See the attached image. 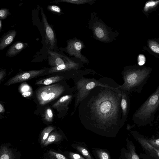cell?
<instances>
[{
	"mask_svg": "<svg viewBox=\"0 0 159 159\" xmlns=\"http://www.w3.org/2000/svg\"><path fill=\"white\" fill-rule=\"evenodd\" d=\"M45 120L48 122H52V121L53 114L52 110L50 108H48L45 111L44 114Z\"/></svg>",
	"mask_w": 159,
	"mask_h": 159,
	"instance_id": "obj_29",
	"label": "cell"
},
{
	"mask_svg": "<svg viewBox=\"0 0 159 159\" xmlns=\"http://www.w3.org/2000/svg\"><path fill=\"white\" fill-rule=\"evenodd\" d=\"M41 9V13L42 20L45 32V42L49 49H53L56 43V38L54 32L50 25L48 23L47 18L42 7Z\"/></svg>",
	"mask_w": 159,
	"mask_h": 159,
	"instance_id": "obj_10",
	"label": "cell"
},
{
	"mask_svg": "<svg viewBox=\"0 0 159 159\" xmlns=\"http://www.w3.org/2000/svg\"><path fill=\"white\" fill-rule=\"evenodd\" d=\"M92 151L96 159H111L108 151L106 149L92 148Z\"/></svg>",
	"mask_w": 159,
	"mask_h": 159,
	"instance_id": "obj_22",
	"label": "cell"
},
{
	"mask_svg": "<svg viewBox=\"0 0 159 159\" xmlns=\"http://www.w3.org/2000/svg\"><path fill=\"white\" fill-rule=\"evenodd\" d=\"M75 97V93L65 95L60 98L52 105V107L58 111H67L68 106L72 100Z\"/></svg>",
	"mask_w": 159,
	"mask_h": 159,
	"instance_id": "obj_15",
	"label": "cell"
},
{
	"mask_svg": "<svg viewBox=\"0 0 159 159\" xmlns=\"http://www.w3.org/2000/svg\"><path fill=\"white\" fill-rule=\"evenodd\" d=\"M15 30L9 31L1 38L0 41V50H2L9 45L13 41L16 35Z\"/></svg>",
	"mask_w": 159,
	"mask_h": 159,
	"instance_id": "obj_18",
	"label": "cell"
},
{
	"mask_svg": "<svg viewBox=\"0 0 159 159\" xmlns=\"http://www.w3.org/2000/svg\"><path fill=\"white\" fill-rule=\"evenodd\" d=\"M65 139L67 140L62 132L54 129L50 133L41 147L44 148L51 144H59Z\"/></svg>",
	"mask_w": 159,
	"mask_h": 159,
	"instance_id": "obj_12",
	"label": "cell"
},
{
	"mask_svg": "<svg viewBox=\"0 0 159 159\" xmlns=\"http://www.w3.org/2000/svg\"><path fill=\"white\" fill-rule=\"evenodd\" d=\"M48 9L52 11L57 13H62L60 7L56 5H48L47 7Z\"/></svg>",
	"mask_w": 159,
	"mask_h": 159,
	"instance_id": "obj_32",
	"label": "cell"
},
{
	"mask_svg": "<svg viewBox=\"0 0 159 159\" xmlns=\"http://www.w3.org/2000/svg\"><path fill=\"white\" fill-rule=\"evenodd\" d=\"M121 90L98 86L79 104L78 116L84 127L101 136L115 137L125 122L121 107Z\"/></svg>",
	"mask_w": 159,
	"mask_h": 159,
	"instance_id": "obj_1",
	"label": "cell"
},
{
	"mask_svg": "<svg viewBox=\"0 0 159 159\" xmlns=\"http://www.w3.org/2000/svg\"><path fill=\"white\" fill-rule=\"evenodd\" d=\"M148 141L152 146L159 150V139H147Z\"/></svg>",
	"mask_w": 159,
	"mask_h": 159,
	"instance_id": "obj_33",
	"label": "cell"
},
{
	"mask_svg": "<svg viewBox=\"0 0 159 159\" xmlns=\"http://www.w3.org/2000/svg\"><path fill=\"white\" fill-rule=\"evenodd\" d=\"M63 154L69 159H86L82 155L73 152L64 151Z\"/></svg>",
	"mask_w": 159,
	"mask_h": 159,
	"instance_id": "obj_27",
	"label": "cell"
},
{
	"mask_svg": "<svg viewBox=\"0 0 159 159\" xmlns=\"http://www.w3.org/2000/svg\"><path fill=\"white\" fill-rule=\"evenodd\" d=\"M121 90L122 96L121 107L122 111V119L125 123L127 119L129 110L130 105L129 94L130 93L126 90Z\"/></svg>",
	"mask_w": 159,
	"mask_h": 159,
	"instance_id": "obj_16",
	"label": "cell"
},
{
	"mask_svg": "<svg viewBox=\"0 0 159 159\" xmlns=\"http://www.w3.org/2000/svg\"><path fill=\"white\" fill-rule=\"evenodd\" d=\"M5 70H1L0 71V80L1 81L2 80L5 75Z\"/></svg>",
	"mask_w": 159,
	"mask_h": 159,
	"instance_id": "obj_35",
	"label": "cell"
},
{
	"mask_svg": "<svg viewBox=\"0 0 159 159\" xmlns=\"http://www.w3.org/2000/svg\"><path fill=\"white\" fill-rule=\"evenodd\" d=\"M132 128V126L129 124H128L127 127V130H130Z\"/></svg>",
	"mask_w": 159,
	"mask_h": 159,
	"instance_id": "obj_37",
	"label": "cell"
},
{
	"mask_svg": "<svg viewBox=\"0 0 159 159\" xmlns=\"http://www.w3.org/2000/svg\"><path fill=\"white\" fill-rule=\"evenodd\" d=\"M55 129L54 127L50 125L45 128L41 132L39 138V142L41 146L44 143L50 133Z\"/></svg>",
	"mask_w": 159,
	"mask_h": 159,
	"instance_id": "obj_23",
	"label": "cell"
},
{
	"mask_svg": "<svg viewBox=\"0 0 159 159\" xmlns=\"http://www.w3.org/2000/svg\"><path fill=\"white\" fill-rule=\"evenodd\" d=\"M19 89L22 96L24 97H28L32 95V89L26 83H23L21 84Z\"/></svg>",
	"mask_w": 159,
	"mask_h": 159,
	"instance_id": "obj_26",
	"label": "cell"
},
{
	"mask_svg": "<svg viewBox=\"0 0 159 159\" xmlns=\"http://www.w3.org/2000/svg\"><path fill=\"white\" fill-rule=\"evenodd\" d=\"M5 111V109L2 105L0 103V113H3Z\"/></svg>",
	"mask_w": 159,
	"mask_h": 159,
	"instance_id": "obj_36",
	"label": "cell"
},
{
	"mask_svg": "<svg viewBox=\"0 0 159 159\" xmlns=\"http://www.w3.org/2000/svg\"><path fill=\"white\" fill-rule=\"evenodd\" d=\"M72 147L79 152L86 159H94L86 144L83 142H77L71 144Z\"/></svg>",
	"mask_w": 159,
	"mask_h": 159,
	"instance_id": "obj_19",
	"label": "cell"
},
{
	"mask_svg": "<svg viewBox=\"0 0 159 159\" xmlns=\"http://www.w3.org/2000/svg\"><path fill=\"white\" fill-rule=\"evenodd\" d=\"M88 28L92 30L94 38L104 43L115 40L119 34L116 30L108 26L94 11L91 14Z\"/></svg>",
	"mask_w": 159,
	"mask_h": 159,
	"instance_id": "obj_5",
	"label": "cell"
},
{
	"mask_svg": "<svg viewBox=\"0 0 159 159\" xmlns=\"http://www.w3.org/2000/svg\"><path fill=\"white\" fill-rule=\"evenodd\" d=\"M47 52L48 54V64L52 67L66 64L81 61L76 58L73 60L64 54L59 53L49 50H48Z\"/></svg>",
	"mask_w": 159,
	"mask_h": 159,
	"instance_id": "obj_8",
	"label": "cell"
},
{
	"mask_svg": "<svg viewBox=\"0 0 159 159\" xmlns=\"http://www.w3.org/2000/svg\"><path fill=\"white\" fill-rule=\"evenodd\" d=\"M10 14L8 9L2 8L0 10V20H3L6 18Z\"/></svg>",
	"mask_w": 159,
	"mask_h": 159,
	"instance_id": "obj_31",
	"label": "cell"
},
{
	"mask_svg": "<svg viewBox=\"0 0 159 159\" xmlns=\"http://www.w3.org/2000/svg\"><path fill=\"white\" fill-rule=\"evenodd\" d=\"M2 20H0V31H1L2 30Z\"/></svg>",
	"mask_w": 159,
	"mask_h": 159,
	"instance_id": "obj_38",
	"label": "cell"
},
{
	"mask_svg": "<svg viewBox=\"0 0 159 159\" xmlns=\"http://www.w3.org/2000/svg\"><path fill=\"white\" fill-rule=\"evenodd\" d=\"M84 64L82 61H79L61 65L51 68L48 70V74H52L58 72L80 70L81 68L84 67Z\"/></svg>",
	"mask_w": 159,
	"mask_h": 159,
	"instance_id": "obj_13",
	"label": "cell"
},
{
	"mask_svg": "<svg viewBox=\"0 0 159 159\" xmlns=\"http://www.w3.org/2000/svg\"><path fill=\"white\" fill-rule=\"evenodd\" d=\"M45 70V69L33 70L17 74L10 79L5 83L4 85L9 86L19 82L27 81L43 74Z\"/></svg>",
	"mask_w": 159,
	"mask_h": 159,
	"instance_id": "obj_9",
	"label": "cell"
},
{
	"mask_svg": "<svg viewBox=\"0 0 159 159\" xmlns=\"http://www.w3.org/2000/svg\"><path fill=\"white\" fill-rule=\"evenodd\" d=\"M20 151L11 146L10 142L1 143L0 146V159H21Z\"/></svg>",
	"mask_w": 159,
	"mask_h": 159,
	"instance_id": "obj_11",
	"label": "cell"
},
{
	"mask_svg": "<svg viewBox=\"0 0 159 159\" xmlns=\"http://www.w3.org/2000/svg\"><path fill=\"white\" fill-rule=\"evenodd\" d=\"M64 91V87L60 84L48 85L38 89L36 96L39 104L43 106L56 99Z\"/></svg>",
	"mask_w": 159,
	"mask_h": 159,
	"instance_id": "obj_6",
	"label": "cell"
},
{
	"mask_svg": "<svg viewBox=\"0 0 159 159\" xmlns=\"http://www.w3.org/2000/svg\"><path fill=\"white\" fill-rule=\"evenodd\" d=\"M63 76H62L56 75L38 80L35 83V84L48 85L60 81L63 79Z\"/></svg>",
	"mask_w": 159,
	"mask_h": 159,
	"instance_id": "obj_24",
	"label": "cell"
},
{
	"mask_svg": "<svg viewBox=\"0 0 159 159\" xmlns=\"http://www.w3.org/2000/svg\"><path fill=\"white\" fill-rule=\"evenodd\" d=\"M151 72V69L149 68L125 67L121 72L124 83L117 88L126 90L130 93H140L149 79Z\"/></svg>",
	"mask_w": 159,
	"mask_h": 159,
	"instance_id": "obj_2",
	"label": "cell"
},
{
	"mask_svg": "<svg viewBox=\"0 0 159 159\" xmlns=\"http://www.w3.org/2000/svg\"><path fill=\"white\" fill-rule=\"evenodd\" d=\"M89 70L86 69V71L82 75H81L84 70H80L77 74V79L75 83V109L77 108L80 102L84 99L89 94L90 91L98 86L112 88L117 87V86L111 85V84L108 82L109 78L103 77L98 80L94 78H87L83 76V74L87 72Z\"/></svg>",
	"mask_w": 159,
	"mask_h": 159,
	"instance_id": "obj_3",
	"label": "cell"
},
{
	"mask_svg": "<svg viewBox=\"0 0 159 159\" xmlns=\"http://www.w3.org/2000/svg\"><path fill=\"white\" fill-rule=\"evenodd\" d=\"M67 44L66 51L70 56H73L84 64L89 62L88 59L81 53L82 49L85 47L83 42L75 37L67 41Z\"/></svg>",
	"mask_w": 159,
	"mask_h": 159,
	"instance_id": "obj_7",
	"label": "cell"
},
{
	"mask_svg": "<svg viewBox=\"0 0 159 159\" xmlns=\"http://www.w3.org/2000/svg\"><path fill=\"white\" fill-rule=\"evenodd\" d=\"M28 46L26 43L17 41L14 43L9 48L6 55L9 57H13L19 53Z\"/></svg>",
	"mask_w": 159,
	"mask_h": 159,
	"instance_id": "obj_17",
	"label": "cell"
},
{
	"mask_svg": "<svg viewBox=\"0 0 159 159\" xmlns=\"http://www.w3.org/2000/svg\"><path fill=\"white\" fill-rule=\"evenodd\" d=\"M159 110V85L155 91L136 111L132 120L138 125L151 124Z\"/></svg>",
	"mask_w": 159,
	"mask_h": 159,
	"instance_id": "obj_4",
	"label": "cell"
},
{
	"mask_svg": "<svg viewBox=\"0 0 159 159\" xmlns=\"http://www.w3.org/2000/svg\"><path fill=\"white\" fill-rule=\"evenodd\" d=\"M137 140L141 146L150 153L152 155L159 158V150L151 145L147 139L143 138H138Z\"/></svg>",
	"mask_w": 159,
	"mask_h": 159,
	"instance_id": "obj_20",
	"label": "cell"
},
{
	"mask_svg": "<svg viewBox=\"0 0 159 159\" xmlns=\"http://www.w3.org/2000/svg\"><path fill=\"white\" fill-rule=\"evenodd\" d=\"M148 43L149 47L153 52L159 54V44L157 42L150 40Z\"/></svg>",
	"mask_w": 159,
	"mask_h": 159,
	"instance_id": "obj_28",
	"label": "cell"
},
{
	"mask_svg": "<svg viewBox=\"0 0 159 159\" xmlns=\"http://www.w3.org/2000/svg\"><path fill=\"white\" fill-rule=\"evenodd\" d=\"M126 142V148H123L121 149L119 159H140L136 152L134 145L128 139Z\"/></svg>",
	"mask_w": 159,
	"mask_h": 159,
	"instance_id": "obj_14",
	"label": "cell"
},
{
	"mask_svg": "<svg viewBox=\"0 0 159 159\" xmlns=\"http://www.w3.org/2000/svg\"><path fill=\"white\" fill-rule=\"evenodd\" d=\"M96 1L95 0H57L54 1L55 3L67 2L76 5L88 4L92 5Z\"/></svg>",
	"mask_w": 159,
	"mask_h": 159,
	"instance_id": "obj_25",
	"label": "cell"
},
{
	"mask_svg": "<svg viewBox=\"0 0 159 159\" xmlns=\"http://www.w3.org/2000/svg\"><path fill=\"white\" fill-rule=\"evenodd\" d=\"M159 2V0L150 1L146 2L144 8L145 11H147L149 9L154 7L156 6Z\"/></svg>",
	"mask_w": 159,
	"mask_h": 159,
	"instance_id": "obj_30",
	"label": "cell"
},
{
	"mask_svg": "<svg viewBox=\"0 0 159 159\" xmlns=\"http://www.w3.org/2000/svg\"><path fill=\"white\" fill-rule=\"evenodd\" d=\"M138 64L139 66L143 65L144 64L146 61L145 56L143 54L139 55L138 57Z\"/></svg>",
	"mask_w": 159,
	"mask_h": 159,
	"instance_id": "obj_34",
	"label": "cell"
},
{
	"mask_svg": "<svg viewBox=\"0 0 159 159\" xmlns=\"http://www.w3.org/2000/svg\"><path fill=\"white\" fill-rule=\"evenodd\" d=\"M43 159H69L63 154L52 149L47 150L43 155Z\"/></svg>",
	"mask_w": 159,
	"mask_h": 159,
	"instance_id": "obj_21",
	"label": "cell"
}]
</instances>
